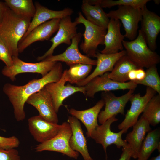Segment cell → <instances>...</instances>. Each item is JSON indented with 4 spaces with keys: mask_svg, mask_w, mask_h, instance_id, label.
Masks as SVG:
<instances>
[{
    "mask_svg": "<svg viewBox=\"0 0 160 160\" xmlns=\"http://www.w3.org/2000/svg\"><path fill=\"white\" fill-rule=\"evenodd\" d=\"M67 122L69 124L72 132L69 141L71 148L80 153L84 160H93L88 152L86 140L79 120L74 116H69L68 118Z\"/></svg>",
    "mask_w": 160,
    "mask_h": 160,
    "instance_id": "23",
    "label": "cell"
},
{
    "mask_svg": "<svg viewBox=\"0 0 160 160\" xmlns=\"http://www.w3.org/2000/svg\"><path fill=\"white\" fill-rule=\"evenodd\" d=\"M109 18L119 20L125 31V37L130 41L137 36L138 24L142 19L141 9L126 6H118V9L106 13Z\"/></svg>",
    "mask_w": 160,
    "mask_h": 160,
    "instance_id": "6",
    "label": "cell"
},
{
    "mask_svg": "<svg viewBox=\"0 0 160 160\" xmlns=\"http://www.w3.org/2000/svg\"><path fill=\"white\" fill-rule=\"evenodd\" d=\"M156 149L160 151V130L159 128L149 132L140 148L137 160H148Z\"/></svg>",
    "mask_w": 160,
    "mask_h": 160,
    "instance_id": "26",
    "label": "cell"
},
{
    "mask_svg": "<svg viewBox=\"0 0 160 160\" xmlns=\"http://www.w3.org/2000/svg\"><path fill=\"white\" fill-rule=\"evenodd\" d=\"M108 73L106 72L94 78L84 86L87 97L93 98L95 94L99 92L135 89L137 86V84L133 81L119 83L113 81L108 78Z\"/></svg>",
    "mask_w": 160,
    "mask_h": 160,
    "instance_id": "12",
    "label": "cell"
},
{
    "mask_svg": "<svg viewBox=\"0 0 160 160\" xmlns=\"http://www.w3.org/2000/svg\"><path fill=\"white\" fill-rule=\"evenodd\" d=\"M0 160H21L18 151L15 148L5 149L0 148Z\"/></svg>",
    "mask_w": 160,
    "mask_h": 160,
    "instance_id": "35",
    "label": "cell"
},
{
    "mask_svg": "<svg viewBox=\"0 0 160 160\" xmlns=\"http://www.w3.org/2000/svg\"><path fill=\"white\" fill-rule=\"evenodd\" d=\"M118 120L116 116H112L101 125H98L91 134L90 137L97 143L102 145L105 153L106 159L107 149L108 146L114 144L119 149L121 147L124 148L128 146L126 140L122 138V135L124 134L123 130L115 132L111 130V124Z\"/></svg>",
    "mask_w": 160,
    "mask_h": 160,
    "instance_id": "7",
    "label": "cell"
},
{
    "mask_svg": "<svg viewBox=\"0 0 160 160\" xmlns=\"http://www.w3.org/2000/svg\"><path fill=\"white\" fill-rule=\"evenodd\" d=\"M72 134L71 127L67 122L61 125L57 135L51 139L39 143L35 147L36 152L49 151L61 153L71 158L77 159L79 156L78 152L73 150L69 145Z\"/></svg>",
    "mask_w": 160,
    "mask_h": 160,
    "instance_id": "5",
    "label": "cell"
},
{
    "mask_svg": "<svg viewBox=\"0 0 160 160\" xmlns=\"http://www.w3.org/2000/svg\"><path fill=\"white\" fill-rule=\"evenodd\" d=\"M133 70L129 73L128 77L129 80L131 81H135L136 80V70Z\"/></svg>",
    "mask_w": 160,
    "mask_h": 160,
    "instance_id": "39",
    "label": "cell"
},
{
    "mask_svg": "<svg viewBox=\"0 0 160 160\" xmlns=\"http://www.w3.org/2000/svg\"><path fill=\"white\" fill-rule=\"evenodd\" d=\"M13 63L10 67L5 66L1 73L14 81L16 76L21 73H31L41 74L43 77L50 71L57 62L42 61L36 63L25 62L18 57H12Z\"/></svg>",
    "mask_w": 160,
    "mask_h": 160,
    "instance_id": "8",
    "label": "cell"
},
{
    "mask_svg": "<svg viewBox=\"0 0 160 160\" xmlns=\"http://www.w3.org/2000/svg\"><path fill=\"white\" fill-rule=\"evenodd\" d=\"M78 24L76 21H72L71 16L60 19L57 34L50 40L52 43L51 47L44 55L37 58V60L42 61L52 55L55 48L62 43L70 45L72 39L77 33V25Z\"/></svg>",
    "mask_w": 160,
    "mask_h": 160,
    "instance_id": "11",
    "label": "cell"
},
{
    "mask_svg": "<svg viewBox=\"0 0 160 160\" xmlns=\"http://www.w3.org/2000/svg\"><path fill=\"white\" fill-rule=\"evenodd\" d=\"M153 1L155 4L159 5L160 2V1L159 0H154Z\"/></svg>",
    "mask_w": 160,
    "mask_h": 160,
    "instance_id": "41",
    "label": "cell"
},
{
    "mask_svg": "<svg viewBox=\"0 0 160 160\" xmlns=\"http://www.w3.org/2000/svg\"><path fill=\"white\" fill-rule=\"evenodd\" d=\"M4 2L17 15L32 18L35 14L36 7L32 0H5Z\"/></svg>",
    "mask_w": 160,
    "mask_h": 160,
    "instance_id": "29",
    "label": "cell"
},
{
    "mask_svg": "<svg viewBox=\"0 0 160 160\" xmlns=\"http://www.w3.org/2000/svg\"><path fill=\"white\" fill-rule=\"evenodd\" d=\"M67 82L63 72L59 81L47 84L44 87L50 94L55 109L57 113L60 106L63 105V101L67 97L77 92H81L85 95L84 86H73L69 84L65 85Z\"/></svg>",
    "mask_w": 160,
    "mask_h": 160,
    "instance_id": "14",
    "label": "cell"
},
{
    "mask_svg": "<svg viewBox=\"0 0 160 160\" xmlns=\"http://www.w3.org/2000/svg\"><path fill=\"white\" fill-rule=\"evenodd\" d=\"M144 79L141 81H134L137 84H141L149 87L160 95V77L156 65H153L147 68Z\"/></svg>",
    "mask_w": 160,
    "mask_h": 160,
    "instance_id": "32",
    "label": "cell"
},
{
    "mask_svg": "<svg viewBox=\"0 0 160 160\" xmlns=\"http://www.w3.org/2000/svg\"><path fill=\"white\" fill-rule=\"evenodd\" d=\"M136 80L135 81H141L144 79L145 76V72L143 68H137L136 70Z\"/></svg>",
    "mask_w": 160,
    "mask_h": 160,
    "instance_id": "37",
    "label": "cell"
},
{
    "mask_svg": "<svg viewBox=\"0 0 160 160\" xmlns=\"http://www.w3.org/2000/svg\"><path fill=\"white\" fill-rule=\"evenodd\" d=\"M82 35L81 33H77L72 39L71 44L64 52L56 55H52L42 61L64 62L68 66L79 63L96 65V60L83 55L79 51L78 45Z\"/></svg>",
    "mask_w": 160,
    "mask_h": 160,
    "instance_id": "13",
    "label": "cell"
},
{
    "mask_svg": "<svg viewBox=\"0 0 160 160\" xmlns=\"http://www.w3.org/2000/svg\"></svg>",
    "mask_w": 160,
    "mask_h": 160,
    "instance_id": "42",
    "label": "cell"
},
{
    "mask_svg": "<svg viewBox=\"0 0 160 160\" xmlns=\"http://www.w3.org/2000/svg\"><path fill=\"white\" fill-rule=\"evenodd\" d=\"M28 121L30 133L34 139L40 143L56 136L61 127V125L48 121L39 115L29 118Z\"/></svg>",
    "mask_w": 160,
    "mask_h": 160,
    "instance_id": "15",
    "label": "cell"
},
{
    "mask_svg": "<svg viewBox=\"0 0 160 160\" xmlns=\"http://www.w3.org/2000/svg\"><path fill=\"white\" fill-rule=\"evenodd\" d=\"M76 21L79 24H82L85 27L83 34L84 40L81 43L80 48L86 55L89 57H95L98 46L104 44V37L107 29L96 26L87 20L81 12H78Z\"/></svg>",
    "mask_w": 160,
    "mask_h": 160,
    "instance_id": "4",
    "label": "cell"
},
{
    "mask_svg": "<svg viewBox=\"0 0 160 160\" xmlns=\"http://www.w3.org/2000/svg\"><path fill=\"white\" fill-rule=\"evenodd\" d=\"M122 44L126 55L138 68H148L160 62V56L149 48L140 30L135 39L130 41L124 40Z\"/></svg>",
    "mask_w": 160,
    "mask_h": 160,
    "instance_id": "3",
    "label": "cell"
},
{
    "mask_svg": "<svg viewBox=\"0 0 160 160\" xmlns=\"http://www.w3.org/2000/svg\"><path fill=\"white\" fill-rule=\"evenodd\" d=\"M142 19L140 30L147 44L152 51L157 48L156 40L160 32V17L145 6L141 9Z\"/></svg>",
    "mask_w": 160,
    "mask_h": 160,
    "instance_id": "16",
    "label": "cell"
},
{
    "mask_svg": "<svg viewBox=\"0 0 160 160\" xmlns=\"http://www.w3.org/2000/svg\"><path fill=\"white\" fill-rule=\"evenodd\" d=\"M90 4H98L102 8H109L116 6H129L135 8L142 9L146 6L150 0H86Z\"/></svg>",
    "mask_w": 160,
    "mask_h": 160,
    "instance_id": "31",
    "label": "cell"
},
{
    "mask_svg": "<svg viewBox=\"0 0 160 160\" xmlns=\"http://www.w3.org/2000/svg\"><path fill=\"white\" fill-rule=\"evenodd\" d=\"M31 19L17 15L9 8L0 18V40L12 57H18V43L26 32Z\"/></svg>",
    "mask_w": 160,
    "mask_h": 160,
    "instance_id": "2",
    "label": "cell"
},
{
    "mask_svg": "<svg viewBox=\"0 0 160 160\" xmlns=\"http://www.w3.org/2000/svg\"><path fill=\"white\" fill-rule=\"evenodd\" d=\"M8 8L4 2L0 1V18L2 17Z\"/></svg>",
    "mask_w": 160,
    "mask_h": 160,
    "instance_id": "38",
    "label": "cell"
},
{
    "mask_svg": "<svg viewBox=\"0 0 160 160\" xmlns=\"http://www.w3.org/2000/svg\"><path fill=\"white\" fill-rule=\"evenodd\" d=\"M35 14L26 32L22 38L26 36L33 29L41 24L53 19H61L68 16H71L73 13V9L68 7L62 10L56 11L50 9L37 2H35Z\"/></svg>",
    "mask_w": 160,
    "mask_h": 160,
    "instance_id": "22",
    "label": "cell"
},
{
    "mask_svg": "<svg viewBox=\"0 0 160 160\" xmlns=\"http://www.w3.org/2000/svg\"><path fill=\"white\" fill-rule=\"evenodd\" d=\"M26 103L35 107L38 111L39 115L45 120L58 123V119L51 97L44 87L31 96Z\"/></svg>",
    "mask_w": 160,
    "mask_h": 160,
    "instance_id": "17",
    "label": "cell"
},
{
    "mask_svg": "<svg viewBox=\"0 0 160 160\" xmlns=\"http://www.w3.org/2000/svg\"><path fill=\"white\" fill-rule=\"evenodd\" d=\"M69 68L63 72L67 82L76 84L85 79L92 69V65L84 63H76L69 65Z\"/></svg>",
    "mask_w": 160,
    "mask_h": 160,
    "instance_id": "28",
    "label": "cell"
},
{
    "mask_svg": "<svg viewBox=\"0 0 160 160\" xmlns=\"http://www.w3.org/2000/svg\"><path fill=\"white\" fill-rule=\"evenodd\" d=\"M104 105V102L102 99L94 106L89 109L83 110L74 108L69 110V113L80 120L85 126L87 137H90L92 132L99 125L97 120L98 115Z\"/></svg>",
    "mask_w": 160,
    "mask_h": 160,
    "instance_id": "24",
    "label": "cell"
},
{
    "mask_svg": "<svg viewBox=\"0 0 160 160\" xmlns=\"http://www.w3.org/2000/svg\"><path fill=\"white\" fill-rule=\"evenodd\" d=\"M20 144L19 139L12 136L9 137L0 136V148L9 149L18 147Z\"/></svg>",
    "mask_w": 160,
    "mask_h": 160,
    "instance_id": "33",
    "label": "cell"
},
{
    "mask_svg": "<svg viewBox=\"0 0 160 160\" xmlns=\"http://www.w3.org/2000/svg\"><path fill=\"white\" fill-rule=\"evenodd\" d=\"M0 60L5 64L6 66H11L13 63L12 56L5 44L0 40Z\"/></svg>",
    "mask_w": 160,
    "mask_h": 160,
    "instance_id": "34",
    "label": "cell"
},
{
    "mask_svg": "<svg viewBox=\"0 0 160 160\" xmlns=\"http://www.w3.org/2000/svg\"><path fill=\"white\" fill-rule=\"evenodd\" d=\"M63 73L62 64L57 62L51 71L41 78L32 79L23 86H17L9 83L4 85L3 92L8 97L13 106L15 117L17 121H23L25 118L24 106L28 98L47 84L58 81Z\"/></svg>",
    "mask_w": 160,
    "mask_h": 160,
    "instance_id": "1",
    "label": "cell"
},
{
    "mask_svg": "<svg viewBox=\"0 0 160 160\" xmlns=\"http://www.w3.org/2000/svg\"><path fill=\"white\" fill-rule=\"evenodd\" d=\"M135 89H129L125 94L117 97L110 91L104 92L102 99L105 103L104 110L101 111L98 116V121L101 124L109 118L119 113L124 115V109L127 103L133 94Z\"/></svg>",
    "mask_w": 160,
    "mask_h": 160,
    "instance_id": "10",
    "label": "cell"
},
{
    "mask_svg": "<svg viewBox=\"0 0 160 160\" xmlns=\"http://www.w3.org/2000/svg\"><path fill=\"white\" fill-rule=\"evenodd\" d=\"M128 133L125 140L132 152V158L137 159L139 152L146 133L151 130L148 121L142 116Z\"/></svg>",
    "mask_w": 160,
    "mask_h": 160,
    "instance_id": "21",
    "label": "cell"
},
{
    "mask_svg": "<svg viewBox=\"0 0 160 160\" xmlns=\"http://www.w3.org/2000/svg\"><path fill=\"white\" fill-rule=\"evenodd\" d=\"M60 20L54 19L50 20L33 29L19 42L18 45L19 53L22 52L34 42L48 40L58 30Z\"/></svg>",
    "mask_w": 160,
    "mask_h": 160,
    "instance_id": "18",
    "label": "cell"
},
{
    "mask_svg": "<svg viewBox=\"0 0 160 160\" xmlns=\"http://www.w3.org/2000/svg\"><path fill=\"white\" fill-rule=\"evenodd\" d=\"M132 152L128 146L122 148V153L118 160H130L132 158Z\"/></svg>",
    "mask_w": 160,
    "mask_h": 160,
    "instance_id": "36",
    "label": "cell"
},
{
    "mask_svg": "<svg viewBox=\"0 0 160 160\" xmlns=\"http://www.w3.org/2000/svg\"><path fill=\"white\" fill-rule=\"evenodd\" d=\"M138 68L127 55L121 57L115 64L112 71L108 73L109 78L119 83H125L129 80L128 75L132 70Z\"/></svg>",
    "mask_w": 160,
    "mask_h": 160,
    "instance_id": "27",
    "label": "cell"
},
{
    "mask_svg": "<svg viewBox=\"0 0 160 160\" xmlns=\"http://www.w3.org/2000/svg\"><path fill=\"white\" fill-rule=\"evenodd\" d=\"M81 9L87 20L96 26L107 29L110 19L100 5H92L86 0H83Z\"/></svg>",
    "mask_w": 160,
    "mask_h": 160,
    "instance_id": "25",
    "label": "cell"
},
{
    "mask_svg": "<svg viewBox=\"0 0 160 160\" xmlns=\"http://www.w3.org/2000/svg\"><path fill=\"white\" fill-rule=\"evenodd\" d=\"M156 93L153 89L147 87L143 96H141L139 93L133 94L129 100L131 104L130 108L127 110L124 120L118 125V129L123 130L124 133H126L129 129L137 122L147 103Z\"/></svg>",
    "mask_w": 160,
    "mask_h": 160,
    "instance_id": "9",
    "label": "cell"
},
{
    "mask_svg": "<svg viewBox=\"0 0 160 160\" xmlns=\"http://www.w3.org/2000/svg\"><path fill=\"white\" fill-rule=\"evenodd\" d=\"M142 116L150 125L155 126L160 122V95H155L148 101Z\"/></svg>",
    "mask_w": 160,
    "mask_h": 160,
    "instance_id": "30",
    "label": "cell"
},
{
    "mask_svg": "<svg viewBox=\"0 0 160 160\" xmlns=\"http://www.w3.org/2000/svg\"><path fill=\"white\" fill-rule=\"evenodd\" d=\"M126 54L125 50L113 54H105L97 52L95 68L85 79L77 84V86L84 87L94 78L101 76L108 71L111 72L117 61Z\"/></svg>",
    "mask_w": 160,
    "mask_h": 160,
    "instance_id": "20",
    "label": "cell"
},
{
    "mask_svg": "<svg viewBox=\"0 0 160 160\" xmlns=\"http://www.w3.org/2000/svg\"><path fill=\"white\" fill-rule=\"evenodd\" d=\"M121 23L120 21L112 18L110 19L104 37V48L100 51L105 54L117 53L123 49L122 42L125 38L121 32Z\"/></svg>",
    "mask_w": 160,
    "mask_h": 160,
    "instance_id": "19",
    "label": "cell"
},
{
    "mask_svg": "<svg viewBox=\"0 0 160 160\" xmlns=\"http://www.w3.org/2000/svg\"><path fill=\"white\" fill-rule=\"evenodd\" d=\"M150 160H160V153L157 156L151 158Z\"/></svg>",
    "mask_w": 160,
    "mask_h": 160,
    "instance_id": "40",
    "label": "cell"
}]
</instances>
